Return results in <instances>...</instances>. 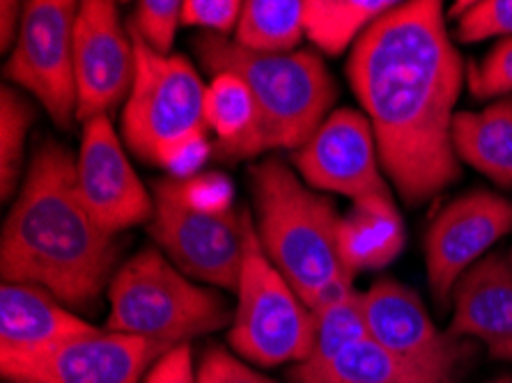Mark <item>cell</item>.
<instances>
[{"label": "cell", "instance_id": "obj_3", "mask_svg": "<svg viewBox=\"0 0 512 383\" xmlns=\"http://www.w3.org/2000/svg\"><path fill=\"white\" fill-rule=\"evenodd\" d=\"M193 46L209 74H237L255 101L253 129L235 145L214 147L221 159L299 150L331 115L338 90L317 53H253L212 33L200 35Z\"/></svg>", "mask_w": 512, "mask_h": 383}, {"label": "cell", "instance_id": "obj_25", "mask_svg": "<svg viewBox=\"0 0 512 383\" xmlns=\"http://www.w3.org/2000/svg\"><path fill=\"white\" fill-rule=\"evenodd\" d=\"M35 122V108L30 101L12 88L0 90V195L3 200L17 191L23 163V145L28 129Z\"/></svg>", "mask_w": 512, "mask_h": 383}, {"label": "cell", "instance_id": "obj_12", "mask_svg": "<svg viewBox=\"0 0 512 383\" xmlns=\"http://www.w3.org/2000/svg\"><path fill=\"white\" fill-rule=\"evenodd\" d=\"M76 120L111 117L129 99L136 78V49L129 28L120 23L118 5L85 0L74 28Z\"/></svg>", "mask_w": 512, "mask_h": 383}, {"label": "cell", "instance_id": "obj_8", "mask_svg": "<svg viewBox=\"0 0 512 383\" xmlns=\"http://www.w3.org/2000/svg\"><path fill=\"white\" fill-rule=\"evenodd\" d=\"M154 216L147 223L152 239L184 276L237 292L244 264L246 211H200L184 200L180 182H154Z\"/></svg>", "mask_w": 512, "mask_h": 383}, {"label": "cell", "instance_id": "obj_29", "mask_svg": "<svg viewBox=\"0 0 512 383\" xmlns=\"http://www.w3.org/2000/svg\"><path fill=\"white\" fill-rule=\"evenodd\" d=\"M244 3L239 0H186L182 5V26L205 28L212 35H235Z\"/></svg>", "mask_w": 512, "mask_h": 383}, {"label": "cell", "instance_id": "obj_9", "mask_svg": "<svg viewBox=\"0 0 512 383\" xmlns=\"http://www.w3.org/2000/svg\"><path fill=\"white\" fill-rule=\"evenodd\" d=\"M79 5L72 0H30L5 65V76L33 95L60 129L76 117L74 28Z\"/></svg>", "mask_w": 512, "mask_h": 383}, {"label": "cell", "instance_id": "obj_1", "mask_svg": "<svg viewBox=\"0 0 512 383\" xmlns=\"http://www.w3.org/2000/svg\"><path fill=\"white\" fill-rule=\"evenodd\" d=\"M347 78L375 134L384 175L416 207L462 175L453 150L464 62L437 0L398 3L359 37Z\"/></svg>", "mask_w": 512, "mask_h": 383}, {"label": "cell", "instance_id": "obj_22", "mask_svg": "<svg viewBox=\"0 0 512 383\" xmlns=\"http://www.w3.org/2000/svg\"><path fill=\"white\" fill-rule=\"evenodd\" d=\"M301 0H248L235 28V42L253 53H294L304 30Z\"/></svg>", "mask_w": 512, "mask_h": 383}, {"label": "cell", "instance_id": "obj_34", "mask_svg": "<svg viewBox=\"0 0 512 383\" xmlns=\"http://www.w3.org/2000/svg\"><path fill=\"white\" fill-rule=\"evenodd\" d=\"M487 383H512V374H506V377H499V379L487 381Z\"/></svg>", "mask_w": 512, "mask_h": 383}, {"label": "cell", "instance_id": "obj_33", "mask_svg": "<svg viewBox=\"0 0 512 383\" xmlns=\"http://www.w3.org/2000/svg\"><path fill=\"white\" fill-rule=\"evenodd\" d=\"M21 17L23 10H19V3H10V0L0 3V49L3 51L10 49L12 44H17L14 39L19 37Z\"/></svg>", "mask_w": 512, "mask_h": 383}, {"label": "cell", "instance_id": "obj_26", "mask_svg": "<svg viewBox=\"0 0 512 383\" xmlns=\"http://www.w3.org/2000/svg\"><path fill=\"white\" fill-rule=\"evenodd\" d=\"M451 17H457L455 39L460 44H476L490 37H512V0H480L457 3Z\"/></svg>", "mask_w": 512, "mask_h": 383}, {"label": "cell", "instance_id": "obj_16", "mask_svg": "<svg viewBox=\"0 0 512 383\" xmlns=\"http://www.w3.org/2000/svg\"><path fill=\"white\" fill-rule=\"evenodd\" d=\"M455 315L446 333L478 340L496 361H512V269L508 255L492 253L455 285Z\"/></svg>", "mask_w": 512, "mask_h": 383}, {"label": "cell", "instance_id": "obj_28", "mask_svg": "<svg viewBox=\"0 0 512 383\" xmlns=\"http://www.w3.org/2000/svg\"><path fill=\"white\" fill-rule=\"evenodd\" d=\"M467 81L476 99L512 97V37L501 39L480 65H471Z\"/></svg>", "mask_w": 512, "mask_h": 383}, {"label": "cell", "instance_id": "obj_6", "mask_svg": "<svg viewBox=\"0 0 512 383\" xmlns=\"http://www.w3.org/2000/svg\"><path fill=\"white\" fill-rule=\"evenodd\" d=\"M131 39L136 78L124 104L122 134L138 159L164 168L180 147L207 140V85L184 56H159L136 33Z\"/></svg>", "mask_w": 512, "mask_h": 383}, {"label": "cell", "instance_id": "obj_27", "mask_svg": "<svg viewBox=\"0 0 512 383\" xmlns=\"http://www.w3.org/2000/svg\"><path fill=\"white\" fill-rule=\"evenodd\" d=\"M182 5L180 0H143L136 5L129 30L141 37L154 53L170 56L175 33L182 23Z\"/></svg>", "mask_w": 512, "mask_h": 383}, {"label": "cell", "instance_id": "obj_32", "mask_svg": "<svg viewBox=\"0 0 512 383\" xmlns=\"http://www.w3.org/2000/svg\"><path fill=\"white\" fill-rule=\"evenodd\" d=\"M145 383H198V374L193 370L191 345H177L147 372Z\"/></svg>", "mask_w": 512, "mask_h": 383}, {"label": "cell", "instance_id": "obj_21", "mask_svg": "<svg viewBox=\"0 0 512 383\" xmlns=\"http://www.w3.org/2000/svg\"><path fill=\"white\" fill-rule=\"evenodd\" d=\"M393 7H398L395 0H308L306 37L329 56H340Z\"/></svg>", "mask_w": 512, "mask_h": 383}, {"label": "cell", "instance_id": "obj_35", "mask_svg": "<svg viewBox=\"0 0 512 383\" xmlns=\"http://www.w3.org/2000/svg\"><path fill=\"white\" fill-rule=\"evenodd\" d=\"M508 260H510V269H512V250H510V255H508Z\"/></svg>", "mask_w": 512, "mask_h": 383}, {"label": "cell", "instance_id": "obj_24", "mask_svg": "<svg viewBox=\"0 0 512 383\" xmlns=\"http://www.w3.org/2000/svg\"><path fill=\"white\" fill-rule=\"evenodd\" d=\"M205 120L207 127L219 136L216 147L235 145L253 129L255 101L248 85L237 74H216L207 85Z\"/></svg>", "mask_w": 512, "mask_h": 383}, {"label": "cell", "instance_id": "obj_11", "mask_svg": "<svg viewBox=\"0 0 512 383\" xmlns=\"http://www.w3.org/2000/svg\"><path fill=\"white\" fill-rule=\"evenodd\" d=\"M173 347L113 331H92L37 354L0 361L12 383H141Z\"/></svg>", "mask_w": 512, "mask_h": 383}, {"label": "cell", "instance_id": "obj_15", "mask_svg": "<svg viewBox=\"0 0 512 383\" xmlns=\"http://www.w3.org/2000/svg\"><path fill=\"white\" fill-rule=\"evenodd\" d=\"M76 186L95 223L113 237L152 221L154 198L131 168L111 117L102 115L83 124Z\"/></svg>", "mask_w": 512, "mask_h": 383}, {"label": "cell", "instance_id": "obj_10", "mask_svg": "<svg viewBox=\"0 0 512 383\" xmlns=\"http://www.w3.org/2000/svg\"><path fill=\"white\" fill-rule=\"evenodd\" d=\"M294 166L310 189L345 195L356 209L398 211L370 120L359 111L340 108L331 113L313 138L294 150Z\"/></svg>", "mask_w": 512, "mask_h": 383}, {"label": "cell", "instance_id": "obj_4", "mask_svg": "<svg viewBox=\"0 0 512 383\" xmlns=\"http://www.w3.org/2000/svg\"><path fill=\"white\" fill-rule=\"evenodd\" d=\"M251 191L260 246L310 312L354 289L338 250L343 216L327 195L301 184L278 156L251 168Z\"/></svg>", "mask_w": 512, "mask_h": 383}, {"label": "cell", "instance_id": "obj_19", "mask_svg": "<svg viewBox=\"0 0 512 383\" xmlns=\"http://www.w3.org/2000/svg\"><path fill=\"white\" fill-rule=\"evenodd\" d=\"M292 383H446L400 361L375 340L345 349L329 363H301L292 370Z\"/></svg>", "mask_w": 512, "mask_h": 383}, {"label": "cell", "instance_id": "obj_20", "mask_svg": "<svg viewBox=\"0 0 512 383\" xmlns=\"http://www.w3.org/2000/svg\"><path fill=\"white\" fill-rule=\"evenodd\" d=\"M405 228L400 211H372L352 207L338 230V250L345 269L356 278L359 271L382 269L400 255Z\"/></svg>", "mask_w": 512, "mask_h": 383}, {"label": "cell", "instance_id": "obj_23", "mask_svg": "<svg viewBox=\"0 0 512 383\" xmlns=\"http://www.w3.org/2000/svg\"><path fill=\"white\" fill-rule=\"evenodd\" d=\"M315 317V342L313 354L306 363L320 365L329 363L343 354L345 349L368 340L366 308H363V294L349 289L340 299L331 301L329 306L313 312ZM301 365V363H299Z\"/></svg>", "mask_w": 512, "mask_h": 383}, {"label": "cell", "instance_id": "obj_2", "mask_svg": "<svg viewBox=\"0 0 512 383\" xmlns=\"http://www.w3.org/2000/svg\"><path fill=\"white\" fill-rule=\"evenodd\" d=\"M118 255V239L83 205L72 152L44 140L3 225V283L44 287L67 308L88 310L111 285Z\"/></svg>", "mask_w": 512, "mask_h": 383}, {"label": "cell", "instance_id": "obj_7", "mask_svg": "<svg viewBox=\"0 0 512 383\" xmlns=\"http://www.w3.org/2000/svg\"><path fill=\"white\" fill-rule=\"evenodd\" d=\"M237 299L228 335L237 356L265 367L308 361L315 342V317L269 262L248 211Z\"/></svg>", "mask_w": 512, "mask_h": 383}, {"label": "cell", "instance_id": "obj_13", "mask_svg": "<svg viewBox=\"0 0 512 383\" xmlns=\"http://www.w3.org/2000/svg\"><path fill=\"white\" fill-rule=\"evenodd\" d=\"M370 340L416 370L453 383L471 345L439 331L414 289L382 278L363 294Z\"/></svg>", "mask_w": 512, "mask_h": 383}, {"label": "cell", "instance_id": "obj_31", "mask_svg": "<svg viewBox=\"0 0 512 383\" xmlns=\"http://www.w3.org/2000/svg\"><path fill=\"white\" fill-rule=\"evenodd\" d=\"M198 383H274L223 349H209L198 365Z\"/></svg>", "mask_w": 512, "mask_h": 383}, {"label": "cell", "instance_id": "obj_18", "mask_svg": "<svg viewBox=\"0 0 512 383\" xmlns=\"http://www.w3.org/2000/svg\"><path fill=\"white\" fill-rule=\"evenodd\" d=\"M453 150L460 163L512 189V97H503L478 113H455Z\"/></svg>", "mask_w": 512, "mask_h": 383}, {"label": "cell", "instance_id": "obj_17", "mask_svg": "<svg viewBox=\"0 0 512 383\" xmlns=\"http://www.w3.org/2000/svg\"><path fill=\"white\" fill-rule=\"evenodd\" d=\"M95 331L65 303L28 283L0 287V361H12Z\"/></svg>", "mask_w": 512, "mask_h": 383}, {"label": "cell", "instance_id": "obj_5", "mask_svg": "<svg viewBox=\"0 0 512 383\" xmlns=\"http://www.w3.org/2000/svg\"><path fill=\"white\" fill-rule=\"evenodd\" d=\"M108 301L106 331L166 347L189 345V340L219 331L235 319L219 292L191 283L157 248L141 250L115 271Z\"/></svg>", "mask_w": 512, "mask_h": 383}, {"label": "cell", "instance_id": "obj_30", "mask_svg": "<svg viewBox=\"0 0 512 383\" xmlns=\"http://www.w3.org/2000/svg\"><path fill=\"white\" fill-rule=\"evenodd\" d=\"M184 200L200 211H221L235 209V191L226 175L219 173H198L189 179H177Z\"/></svg>", "mask_w": 512, "mask_h": 383}, {"label": "cell", "instance_id": "obj_14", "mask_svg": "<svg viewBox=\"0 0 512 383\" xmlns=\"http://www.w3.org/2000/svg\"><path fill=\"white\" fill-rule=\"evenodd\" d=\"M512 232V200L476 189L453 200L425 234L430 292L446 303L455 285L501 237Z\"/></svg>", "mask_w": 512, "mask_h": 383}]
</instances>
